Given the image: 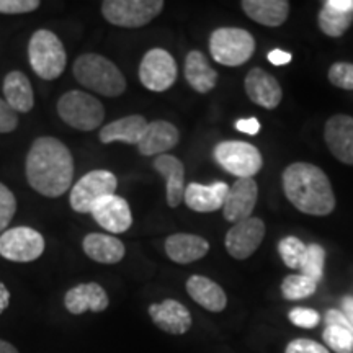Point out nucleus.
Wrapping results in <instances>:
<instances>
[{
  "label": "nucleus",
  "instance_id": "bb28decb",
  "mask_svg": "<svg viewBox=\"0 0 353 353\" xmlns=\"http://www.w3.org/2000/svg\"><path fill=\"white\" fill-rule=\"evenodd\" d=\"M241 7L250 20L270 28L283 25L290 13L286 0H244Z\"/></svg>",
  "mask_w": 353,
  "mask_h": 353
},
{
  "label": "nucleus",
  "instance_id": "dca6fc26",
  "mask_svg": "<svg viewBox=\"0 0 353 353\" xmlns=\"http://www.w3.org/2000/svg\"><path fill=\"white\" fill-rule=\"evenodd\" d=\"M245 94L255 105L265 110H275L283 99L281 85L267 70L254 68L249 70L244 81Z\"/></svg>",
  "mask_w": 353,
  "mask_h": 353
},
{
  "label": "nucleus",
  "instance_id": "393cba45",
  "mask_svg": "<svg viewBox=\"0 0 353 353\" xmlns=\"http://www.w3.org/2000/svg\"><path fill=\"white\" fill-rule=\"evenodd\" d=\"M3 100L13 112L28 113L34 107V92L30 79L20 70H12L3 79Z\"/></svg>",
  "mask_w": 353,
  "mask_h": 353
},
{
  "label": "nucleus",
  "instance_id": "6ab92c4d",
  "mask_svg": "<svg viewBox=\"0 0 353 353\" xmlns=\"http://www.w3.org/2000/svg\"><path fill=\"white\" fill-rule=\"evenodd\" d=\"M229 192V185L214 182L211 185L190 183L185 187L183 201L190 210L196 213H213L224 206Z\"/></svg>",
  "mask_w": 353,
  "mask_h": 353
},
{
  "label": "nucleus",
  "instance_id": "c756f323",
  "mask_svg": "<svg viewBox=\"0 0 353 353\" xmlns=\"http://www.w3.org/2000/svg\"><path fill=\"white\" fill-rule=\"evenodd\" d=\"M319 28L327 37L339 38L350 28L353 23V12H341L337 8L325 6L319 12Z\"/></svg>",
  "mask_w": 353,
  "mask_h": 353
},
{
  "label": "nucleus",
  "instance_id": "7ed1b4c3",
  "mask_svg": "<svg viewBox=\"0 0 353 353\" xmlns=\"http://www.w3.org/2000/svg\"><path fill=\"white\" fill-rule=\"evenodd\" d=\"M76 81L88 90L103 97H120L126 90V79L108 57L87 52L72 65Z\"/></svg>",
  "mask_w": 353,
  "mask_h": 353
},
{
  "label": "nucleus",
  "instance_id": "37998d69",
  "mask_svg": "<svg viewBox=\"0 0 353 353\" xmlns=\"http://www.w3.org/2000/svg\"><path fill=\"white\" fill-rule=\"evenodd\" d=\"M342 312L347 317V321L353 325V298L345 296L342 299Z\"/></svg>",
  "mask_w": 353,
  "mask_h": 353
},
{
  "label": "nucleus",
  "instance_id": "e433bc0d",
  "mask_svg": "<svg viewBox=\"0 0 353 353\" xmlns=\"http://www.w3.org/2000/svg\"><path fill=\"white\" fill-rule=\"evenodd\" d=\"M290 321L293 322L294 325L303 329H312L316 327L317 324L321 322V317L314 309H307V307H294L293 311L290 312Z\"/></svg>",
  "mask_w": 353,
  "mask_h": 353
},
{
  "label": "nucleus",
  "instance_id": "ddd939ff",
  "mask_svg": "<svg viewBox=\"0 0 353 353\" xmlns=\"http://www.w3.org/2000/svg\"><path fill=\"white\" fill-rule=\"evenodd\" d=\"M259 198V187L254 179H237L229 187L226 201L223 206L224 219L236 224L250 218Z\"/></svg>",
  "mask_w": 353,
  "mask_h": 353
},
{
  "label": "nucleus",
  "instance_id": "b1692460",
  "mask_svg": "<svg viewBox=\"0 0 353 353\" xmlns=\"http://www.w3.org/2000/svg\"><path fill=\"white\" fill-rule=\"evenodd\" d=\"M148 120L143 114H130L123 117L120 120L108 123L100 130V143H126L138 145L141 138H143L145 128H148Z\"/></svg>",
  "mask_w": 353,
  "mask_h": 353
},
{
  "label": "nucleus",
  "instance_id": "c03bdc74",
  "mask_svg": "<svg viewBox=\"0 0 353 353\" xmlns=\"http://www.w3.org/2000/svg\"><path fill=\"white\" fill-rule=\"evenodd\" d=\"M0 353H20V352L17 350V348L13 347L12 343H8V342L0 339Z\"/></svg>",
  "mask_w": 353,
  "mask_h": 353
},
{
  "label": "nucleus",
  "instance_id": "c85d7f7f",
  "mask_svg": "<svg viewBox=\"0 0 353 353\" xmlns=\"http://www.w3.org/2000/svg\"><path fill=\"white\" fill-rule=\"evenodd\" d=\"M185 79L198 94H208L216 87L218 72L211 68L201 51H190L185 59Z\"/></svg>",
  "mask_w": 353,
  "mask_h": 353
},
{
  "label": "nucleus",
  "instance_id": "412c9836",
  "mask_svg": "<svg viewBox=\"0 0 353 353\" xmlns=\"http://www.w3.org/2000/svg\"><path fill=\"white\" fill-rule=\"evenodd\" d=\"M180 141V132L169 121L157 120L149 123L143 138L138 144V151L143 156H162L174 149Z\"/></svg>",
  "mask_w": 353,
  "mask_h": 353
},
{
  "label": "nucleus",
  "instance_id": "58836bf2",
  "mask_svg": "<svg viewBox=\"0 0 353 353\" xmlns=\"http://www.w3.org/2000/svg\"><path fill=\"white\" fill-rule=\"evenodd\" d=\"M285 353H330L327 348L314 341L309 339H296V341L290 342L286 347Z\"/></svg>",
  "mask_w": 353,
  "mask_h": 353
},
{
  "label": "nucleus",
  "instance_id": "a211bd4d",
  "mask_svg": "<svg viewBox=\"0 0 353 353\" xmlns=\"http://www.w3.org/2000/svg\"><path fill=\"white\" fill-rule=\"evenodd\" d=\"M149 316L159 329L172 335H182L192 327V314L182 303L165 299L149 306Z\"/></svg>",
  "mask_w": 353,
  "mask_h": 353
},
{
  "label": "nucleus",
  "instance_id": "0eeeda50",
  "mask_svg": "<svg viewBox=\"0 0 353 353\" xmlns=\"http://www.w3.org/2000/svg\"><path fill=\"white\" fill-rule=\"evenodd\" d=\"M164 6L162 0H105L101 15L120 28H143L161 15Z\"/></svg>",
  "mask_w": 353,
  "mask_h": 353
},
{
  "label": "nucleus",
  "instance_id": "f8f14e48",
  "mask_svg": "<svg viewBox=\"0 0 353 353\" xmlns=\"http://www.w3.org/2000/svg\"><path fill=\"white\" fill-rule=\"evenodd\" d=\"M265 237V223L260 218H249L236 223L226 234V249L236 260H245L259 249Z\"/></svg>",
  "mask_w": 353,
  "mask_h": 353
},
{
  "label": "nucleus",
  "instance_id": "423d86ee",
  "mask_svg": "<svg viewBox=\"0 0 353 353\" xmlns=\"http://www.w3.org/2000/svg\"><path fill=\"white\" fill-rule=\"evenodd\" d=\"M210 52L216 63L228 68H237L252 57L255 39L247 30L218 28L210 37Z\"/></svg>",
  "mask_w": 353,
  "mask_h": 353
},
{
  "label": "nucleus",
  "instance_id": "a878e982",
  "mask_svg": "<svg viewBox=\"0 0 353 353\" xmlns=\"http://www.w3.org/2000/svg\"><path fill=\"white\" fill-rule=\"evenodd\" d=\"M187 291L193 301L211 312H221L228 306V296L224 290L216 281L206 276H190L187 281Z\"/></svg>",
  "mask_w": 353,
  "mask_h": 353
},
{
  "label": "nucleus",
  "instance_id": "473e14b6",
  "mask_svg": "<svg viewBox=\"0 0 353 353\" xmlns=\"http://www.w3.org/2000/svg\"><path fill=\"white\" fill-rule=\"evenodd\" d=\"M306 247L307 245H304V242L299 241L298 237H285L278 244V252H280L281 260H283L286 267L294 268V270L298 268L299 270Z\"/></svg>",
  "mask_w": 353,
  "mask_h": 353
},
{
  "label": "nucleus",
  "instance_id": "4c0bfd02",
  "mask_svg": "<svg viewBox=\"0 0 353 353\" xmlns=\"http://www.w3.org/2000/svg\"><path fill=\"white\" fill-rule=\"evenodd\" d=\"M19 126V113L13 112L6 100L0 99V134H8Z\"/></svg>",
  "mask_w": 353,
  "mask_h": 353
},
{
  "label": "nucleus",
  "instance_id": "ea45409f",
  "mask_svg": "<svg viewBox=\"0 0 353 353\" xmlns=\"http://www.w3.org/2000/svg\"><path fill=\"white\" fill-rule=\"evenodd\" d=\"M236 128L245 134H257L260 131V123L257 118H245V120H237Z\"/></svg>",
  "mask_w": 353,
  "mask_h": 353
},
{
  "label": "nucleus",
  "instance_id": "1a4fd4ad",
  "mask_svg": "<svg viewBox=\"0 0 353 353\" xmlns=\"http://www.w3.org/2000/svg\"><path fill=\"white\" fill-rule=\"evenodd\" d=\"M214 161L231 175L252 179L262 169V154L244 141H223L214 148Z\"/></svg>",
  "mask_w": 353,
  "mask_h": 353
},
{
  "label": "nucleus",
  "instance_id": "f704fd0d",
  "mask_svg": "<svg viewBox=\"0 0 353 353\" xmlns=\"http://www.w3.org/2000/svg\"><path fill=\"white\" fill-rule=\"evenodd\" d=\"M329 81L332 85L353 90V64L350 63H335L329 69Z\"/></svg>",
  "mask_w": 353,
  "mask_h": 353
},
{
  "label": "nucleus",
  "instance_id": "aec40b11",
  "mask_svg": "<svg viewBox=\"0 0 353 353\" xmlns=\"http://www.w3.org/2000/svg\"><path fill=\"white\" fill-rule=\"evenodd\" d=\"M210 250V242L201 236L187 232L172 234L165 239V254L172 262L187 265L205 257Z\"/></svg>",
  "mask_w": 353,
  "mask_h": 353
},
{
  "label": "nucleus",
  "instance_id": "9b49d317",
  "mask_svg": "<svg viewBox=\"0 0 353 353\" xmlns=\"http://www.w3.org/2000/svg\"><path fill=\"white\" fill-rule=\"evenodd\" d=\"M179 69L174 56L162 48L145 52L139 64V81L151 92H165L174 85Z\"/></svg>",
  "mask_w": 353,
  "mask_h": 353
},
{
  "label": "nucleus",
  "instance_id": "20e7f679",
  "mask_svg": "<svg viewBox=\"0 0 353 353\" xmlns=\"http://www.w3.org/2000/svg\"><path fill=\"white\" fill-rule=\"evenodd\" d=\"M28 61L33 72L43 81H54L68 64L64 44L50 30H37L28 41Z\"/></svg>",
  "mask_w": 353,
  "mask_h": 353
},
{
  "label": "nucleus",
  "instance_id": "a19ab883",
  "mask_svg": "<svg viewBox=\"0 0 353 353\" xmlns=\"http://www.w3.org/2000/svg\"><path fill=\"white\" fill-rule=\"evenodd\" d=\"M268 61H270L273 65H285L291 63V54L281 50H273L268 52Z\"/></svg>",
  "mask_w": 353,
  "mask_h": 353
},
{
  "label": "nucleus",
  "instance_id": "f03ea898",
  "mask_svg": "<svg viewBox=\"0 0 353 353\" xmlns=\"http://www.w3.org/2000/svg\"><path fill=\"white\" fill-rule=\"evenodd\" d=\"M283 192L304 214L327 216L335 208V195L324 170L307 162H294L283 172Z\"/></svg>",
  "mask_w": 353,
  "mask_h": 353
},
{
  "label": "nucleus",
  "instance_id": "72a5a7b5",
  "mask_svg": "<svg viewBox=\"0 0 353 353\" xmlns=\"http://www.w3.org/2000/svg\"><path fill=\"white\" fill-rule=\"evenodd\" d=\"M17 213V198L13 192L0 183V232H6Z\"/></svg>",
  "mask_w": 353,
  "mask_h": 353
},
{
  "label": "nucleus",
  "instance_id": "7c9ffc66",
  "mask_svg": "<svg viewBox=\"0 0 353 353\" xmlns=\"http://www.w3.org/2000/svg\"><path fill=\"white\" fill-rule=\"evenodd\" d=\"M324 262H325V250L319 244H309L306 252L303 255L299 270L301 275L311 278L316 283H319L324 276Z\"/></svg>",
  "mask_w": 353,
  "mask_h": 353
},
{
  "label": "nucleus",
  "instance_id": "4468645a",
  "mask_svg": "<svg viewBox=\"0 0 353 353\" xmlns=\"http://www.w3.org/2000/svg\"><path fill=\"white\" fill-rule=\"evenodd\" d=\"M92 218L100 228L112 234L126 232L132 226V214L128 201L120 195L101 198L90 211Z\"/></svg>",
  "mask_w": 353,
  "mask_h": 353
},
{
  "label": "nucleus",
  "instance_id": "79ce46f5",
  "mask_svg": "<svg viewBox=\"0 0 353 353\" xmlns=\"http://www.w3.org/2000/svg\"><path fill=\"white\" fill-rule=\"evenodd\" d=\"M8 304H10V291H8L7 286L0 281V316L6 312Z\"/></svg>",
  "mask_w": 353,
  "mask_h": 353
},
{
  "label": "nucleus",
  "instance_id": "9d476101",
  "mask_svg": "<svg viewBox=\"0 0 353 353\" xmlns=\"http://www.w3.org/2000/svg\"><path fill=\"white\" fill-rule=\"evenodd\" d=\"M46 242L41 232L28 226L7 229L0 234V255L17 263L34 262L41 257Z\"/></svg>",
  "mask_w": 353,
  "mask_h": 353
},
{
  "label": "nucleus",
  "instance_id": "cd10ccee",
  "mask_svg": "<svg viewBox=\"0 0 353 353\" xmlns=\"http://www.w3.org/2000/svg\"><path fill=\"white\" fill-rule=\"evenodd\" d=\"M322 337L335 353H353V325L339 309H330L325 314V330Z\"/></svg>",
  "mask_w": 353,
  "mask_h": 353
},
{
  "label": "nucleus",
  "instance_id": "f3484780",
  "mask_svg": "<svg viewBox=\"0 0 353 353\" xmlns=\"http://www.w3.org/2000/svg\"><path fill=\"white\" fill-rule=\"evenodd\" d=\"M108 304L110 299L107 291L95 281L74 286L64 294V307L74 316H81L88 311L103 312Z\"/></svg>",
  "mask_w": 353,
  "mask_h": 353
},
{
  "label": "nucleus",
  "instance_id": "2f4dec72",
  "mask_svg": "<svg viewBox=\"0 0 353 353\" xmlns=\"http://www.w3.org/2000/svg\"><path fill=\"white\" fill-rule=\"evenodd\" d=\"M317 290V283L311 278L299 275H288L281 283V293L290 301H296V299H303L314 294Z\"/></svg>",
  "mask_w": 353,
  "mask_h": 353
},
{
  "label": "nucleus",
  "instance_id": "2eb2a0df",
  "mask_svg": "<svg viewBox=\"0 0 353 353\" xmlns=\"http://www.w3.org/2000/svg\"><path fill=\"white\" fill-rule=\"evenodd\" d=\"M324 138L329 151L337 161L353 165V118L348 114H334L325 123Z\"/></svg>",
  "mask_w": 353,
  "mask_h": 353
},
{
  "label": "nucleus",
  "instance_id": "6e6552de",
  "mask_svg": "<svg viewBox=\"0 0 353 353\" xmlns=\"http://www.w3.org/2000/svg\"><path fill=\"white\" fill-rule=\"evenodd\" d=\"M118 179L110 170H92L77 180L70 190L69 203L76 213L87 214L101 198L114 195Z\"/></svg>",
  "mask_w": 353,
  "mask_h": 353
},
{
  "label": "nucleus",
  "instance_id": "f257e3e1",
  "mask_svg": "<svg viewBox=\"0 0 353 353\" xmlns=\"http://www.w3.org/2000/svg\"><path fill=\"white\" fill-rule=\"evenodd\" d=\"M25 174L34 192L48 198H57L72 185L74 157L63 141L41 136L30 148Z\"/></svg>",
  "mask_w": 353,
  "mask_h": 353
},
{
  "label": "nucleus",
  "instance_id": "39448f33",
  "mask_svg": "<svg viewBox=\"0 0 353 353\" xmlns=\"http://www.w3.org/2000/svg\"><path fill=\"white\" fill-rule=\"evenodd\" d=\"M57 114L74 130L94 131L103 125L105 108L97 97L82 90H69L57 100Z\"/></svg>",
  "mask_w": 353,
  "mask_h": 353
},
{
  "label": "nucleus",
  "instance_id": "c9c22d12",
  "mask_svg": "<svg viewBox=\"0 0 353 353\" xmlns=\"http://www.w3.org/2000/svg\"><path fill=\"white\" fill-rule=\"evenodd\" d=\"M39 0H0V13L3 15H23L38 10Z\"/></svg>",
  "mask_w": 353,
  "mask_h": 353
},
{
  "label": "nucleus",
  "instance_id": "4be33fe9",
  "mask_svg": "<svg viewBox=\"0 0 353 353\" xmlns=\"http://www.w3.org/2000/svg\"><path fill=\"white\" fill-rule=\"evenodd\" d=\"M83 254L97 263L114 265L125 259L126 247L118 237L101 232H90L82 241Z\"/></svg>",
  "mask_w": 353,
  "mask_h": 353
},
{
  "label": "nucleus",
  "instance_id": "5701e85b",
  "mask_svg": "<svg viewBox=\"0 0 353 353\" xmlns=\"http://www.w3.org/2000/svg\"><path fill=\"white\" fill-rule=\"evenodd\" d=\"M152 165L165 180L167 205L170 208H176L183 201L185 195V167L182 161L172 154H162L156 157Z\"/></svg>",
  "mask_w": 353,
  "mask_h": 353
}]
</instances>
